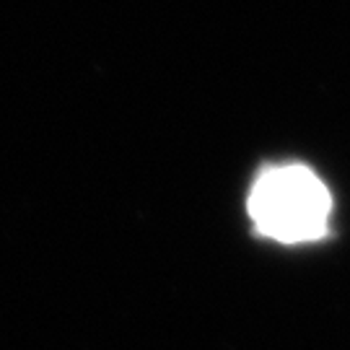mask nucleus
Returning a JSON list of instances; mask_svg holds the SVG:
<instances>
[{
    "label": "nucleus",
    "mask_w": 350,
    "mask_h": 350,
    "mask_svg": "<svg viewBox=\"0 0 350 350\" xmlns=\"http://www.w3.org/2000/svg\"><path fill=\"white\" fill-rule=\"evenodd\" d=\"M332 200L322 179L306 166H275L254 182L250 215L260 234L286 244L312 241L327 231Z\"/></svg>",
    "instance_id": "nucleus-1"
}]
</instances>
